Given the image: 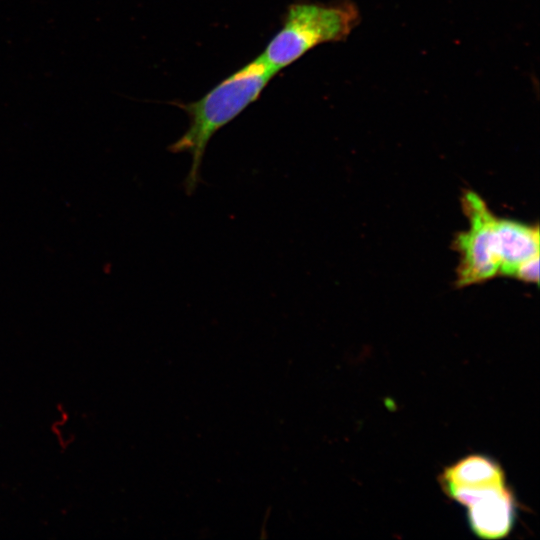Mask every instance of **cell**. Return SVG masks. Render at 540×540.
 I'll return each instance as SVG.
<instances>
[{
	"instance_id": "4",
	"label": "cell",
	"mask_w": 540,
	"mask_h": 540,
	"mask_svg": "<svg viewBox=\"0 0 540 540\" xmlns=\"http://www.w3.org/2000/svg\"><path fill=\"white\" fill-rule=\"evenodd\" d=\"M461 504L467 509L471 532L479 539H502L514 528L518 505L507 484L468 491Z\"/></svg>"
},
{
	"instance_id": "3",
	"label": "cell",
	"mask_w": 540,
	"mask_h": 540,
	"mask_svg": "<svg viewBox=\"0 0 540 540\" xmlns=\"http://www.w3.org/2000/svg\"><path fill=\"white\" fill-rule=\"evenodd\" d=\"M469 227L454 240L459 255L456 284L466 287L503 276L511 255V230L508 219L498 218L474 191L461 197Z\"/></svg>"
},
{
	"instance_id": "1",
	"label": "cell",
	"mask_w": 540,
	"mask_h": 540,
	"mask_svg": "<svg viewBox=\"0 0 540 540\" xmlns=\"http://www.w3.org/2000/svg\"><path fill=\"white\" fill-rule=\"evenodd\" d=\"M276 73L258 56L209 90L202 98L177 105L186 112L189 125L169 147L172 153H188L190 169L183 181L187 195L201 182V166L214 134L255 102Z\"/></svg>"
},
{
	"instance_id": "5",
	"label": "cell",
	"mask_w": 540,
	"mask_h": 540,
	"mask_svg": "<svg viewBox=\"0 0 540 540\" xmlns=\"http://www.w3.org/2000/svg\"><path fill=\"white\" fill-rule=\"evenodd\" d=\"M443 492L471 490L507 484L501 465L483 454L467 455L443 469L438 477Z\"/></svg>"
},
{
	"instance_id": "2",
	"label": "cell",
	"mask_w": 540,
	"mask_h": 540,
	"mask_svg": "<svg viewBox=\"0 0 540 540\" xmlns=\"http://www.w3.org/2000/svg\"><path fill=\"white\" fill-rule=\"evenodd\" d=\"M360 20L358 7L349 0L292 3L259 57L277 74L312 48L345 40Z\"/></svg>"
}]
</instances>
